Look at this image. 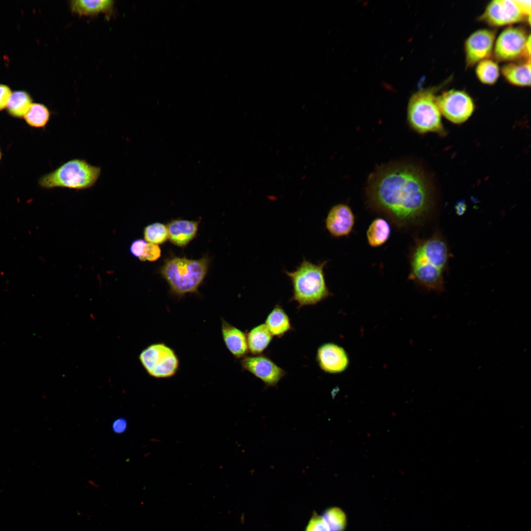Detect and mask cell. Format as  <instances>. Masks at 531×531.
Listing matches in <instances>:
<instances>
[{
	"mask_svg": "<svg viewBox=\"0 0 531 531\" xmlns=\"http://www.w3.org/2000/svg\"><path fill=\"white\" fill-rule=\"evenodd\" d=\"M145 240L148 243L162 244L168 239L167 226L160 222H154L147 225L144 229Z\"/></svg>",
	"mask_w": 531,
	"mask_h": 531,
	"instance_id": "obj_25",
	"label": "cell"
},
{
	"mask_svg": "<svg viewBox=\"0 0 531 531\" xmlns=\"http://www.w3.org/2000/svg\"><path fill=\"white\" fill-rule=\"evenodd\" d=\"M221 320V335L226 347L234 357L241 359L248 352L246 333L224 319Z\"/></svg>",
	"mask_w": 531,
	"mask_h": 531,
	"instance_id": "obj_15",
	"label": "cell"
},
{
	"mask_svg": "<svg viewBox=\"0 0 531 531\" xmlns=\"http://www.w3.org/2000/svg\"><path fill=\"white\" fill-rule=\"evenodd\" d=\"M161 254V250L158 245L147 243L139 260L141 261L154 262L160 257Z\"/></svg>",
	"mask_w": 531,
	"mask_h": 531,
	"instance_id": "obj_28",
	"label": "cell"
},
{
	"mask_svg": "<svg viewBox=\"0 0 531 531\" xmlns=\"http://www.w3.org/2000/svg\"><path fill=\"white\" fill-rule=\"evenodd\" d=\"M328 261L313 263L305 258L296 269L285 270L291 281L293 295L290 299L297 304L298 309L314 305L330 296L325 280L324 268Z\"/></svg>",
	"mask_w": 531,
	"mask_h": 531,
	"instance_id": "obj_4",
	"label": "cell"
},
{
	"mask_svg": "<svg viewBox=\"0 0 531 531\" xmlns=\"http://www.w3.org/2000/svg\"><path fill=\"white\" fill-rule=\"evenodd\" d=\"M127 427L126 420L123 417H120L115 420L112 425L113 432L116 434L124 433Z\"/></svg>",
	"mask_w": 531,
	"mask_h": 531,
	"instance_id": "obj_31",
	"label": "cell"
},
{
	"mask_svg": "<svg viewBox=\"0 0 531 531\" xmlns=\"http://www.w3.org/2000/svg\"><path fill=\"white\" fill-rule=\"evenodd\" d=\"M330 531H344L346 526L345 513L339 508L331 507L327 508L322 515Z\"/></svg>",
	"mask_w": 531,
	"mask_h": 531,
	"instance_id": "obj_26",
	"label": "cell"
},
{
	"mask_svg": "<svg viewBox=\"0 0 531 531\" xmlns=\"http://www.w3.org/2000/svg\"><path fill=\"white\" fill-rule=\"evenodd\" d=\"M496 59L510 61L523 58L530 59L531 36L521 27H509L497 37L494 46Z\"/></svg>",
	"mask_w": 531,
	"mask_h": 531,
	"instance_id": "obj_8",
	"label": "cell"
},
{
	"mask_svg": "<svg viewBox=\"0 0 531 531\" xmlns=\"http://www.w3.org/2000/svg\"><path fill=\"white\" fill-rule=\"evenodd\" d=\"M316 360L322 371L331 374L343 372L350 363L345 350L333 342L323 343L318 348Z\"/></svg>",
	"mask_w": 531,
	"mask_h": 531,
	"instance_id": "obj_13",
	"label": "cell"
},
{
	"mask_svg": "<svg viewBox=\"0 0 531 531\" xmlns=\"http://www.w3.org/2000/svg\"><path fill=\"white\" fill-rule=\"evenodd\" d=\"M241 367L262 381L266 387L275 386L286 372L268 356L262 354L246 355L240 359Z\"/></svg>",
	"mask_w": 531,
	"mask_h": 531,
	"instance_id": "obj_10",
	"label": "cell"
},
{
	"mask_svg": "<svg viewBox=\"0 0 531 531\" xmlns=\"http://www.w3.org/2000/svg\"><path fill=\"white\" fill-rule=\"evenodd\" d=\"M114 1L110 0H74L70 1L71 11L79 16H93L100 13L111 14Z\"/></svg>",
	"mask_w": 531,
	"mask_h": 531,
	"instance_id": "obj_18",
	"label": "cell"
},
{
	"mask_svg": "<svg viewBox=\"0 0 531 531\" xmlns=\"http://www.w3.org/2000/svg\"><path fill=\"white\" fill-rule=\"evenodd\" d=\"M139 358L147 374L156 379L171 378L179 370L178 355L165 343H154L148 346L141 352Z\"/></svg>",
	"mask_w": 531,
	"mask_h": 531,
	"instance_id": "obj_7",
	"label": "cell"
},
{
	"mask_svg": "<svg viewBox=\"0 0 531 531\" xmlns=\"http://www.w3.org/2000/svg\"><path fill=\"white\" fill-rule=\"evenodd\" d=\"M500 68L497 63L489 59L479 62L475 68V73L479 81L486 85H493L500 75Z\"/></svg>",
	"mask_w": 531,
	"mask_h": 531,
	"instance_id": "obj_24",
	"label": "cell"
},
{
	"mask_svg": "<svg viewBox=\"0 0 531 531\" xmlns=\"http://www.w3.org/2000/svg\"><path fill=\"white\" fill-rule=\"evenodd\" d=\"M200 221L176 219L166 225L168 239L174 245L184 248L196 236Z\"/></svg>",
	"mask_w": 531,
	"mask_h": 531,
	"instance_id": "obj_16",
	"label": "cell"
},
{
	"mask_svg": "<svg viewBox=\"0 0 531 531\" xmlns=\"http://www.w3.org/2000/svg\"><path fill=\"white\" fill-rule=\"evenodd\" d=\"M1 156H2V153H1V150L0 149V160L1 158Z\"/></svg>",
	"mask_w": 531,
	"mask_h": 531,
	"instance_id": "obj_33",
	"label": "cell"
},
{
	"mask_svg": "<svg viewBox=\"0 0 531 531\" xmlns=\"http://www.w3.org/2000/svg\"><path fill=\"white\" fill-rule=\"evenodd\" d=\"M496 39L495 30L480 29L472 33L465 41L464 49L466 63L468 67L489 59L493 49Z\"/></svg>",
	"mask_w": 531,
	"mask_h": 531,
	"instance_id": "obj_12",
	"label": "cell"
},
{
	"mask_svg": "<svg viewBox=\"0 0 531 531\" xmlns=\"http://www.w3.org/2000/svg\"><path fill=\"white\" fill-rule=\"evenodd\" d=\"M51 113L48 108L41 103H32L24 118L30 126L35 128L45 127L50 118Z\"/></svg>",
	"mask_w": 531,
	"mask_h": 531,
	"instance_id": "obj_23",
	"label": "cell"
},
{
	"mask_svg": "<svg viewBox=\"0 0 531 531\" xmlns=\"http://www.w3.org/2000/svg\"><path fill=\"white\" fill-rule=\"evenodd\" d=\"M304 531H330V530L323 516L314 511Z\"/></svg>",
	"mask_w": 531,
	"mask_h": 531,
	"instance_id": "obj_27",
	"label": "cell"
},
{
	"mask_svg": "<svg viewBox=\"0 0 531 531\" xmlns=\"http://www.w3.org/2000/svg\"><path fill=\"white\" fill-rule=\"evenodd\" d=\"M246 337L248 352L252 355H259L268 347L273 336L266 324H261L251 329Z\"/></svg>",
	"mask_w": 531,
	"mask_h": 531,
	"instance_id": "obj_20",
	"label": "cell"
},
{
	"mask_svg": "<svg viewBox=\"0 0 531 531\" xmlns=\"http://www.w3.org/2000/svg\"><path fill=\"white\" fill-rule=\"evenodd\" d=\"M11 94L8 86L0 84V111L6 108Z\"/></svg>",
	"mask_w": 531,
	"mask_h": 531,
	"instance_id": "obj_30",
	"label": "cell"
},
{
	"mask_svg": "<svg viewBox=\"0 0 531 531\" xmlns=\"http://www.w3.org/2000/svg\"><path fill=\"white\" fill-rule=\"evenodd\" d=\"M209 262L207 256L198 260L177 256L165 259L160 273L169 285L170 294L180 298L197 293L207 274Z\"/></svg>",
	"mask_w": 531,
	"mask_h": 531,
	"instance_id": "obj_3",
	"label": "cell"
},
{
	"mask_svg": "<svg viewBox=\"0 0 531 531\" xmlns=\"http://www.w3.org/2000/svg\"><path fill=\"white\" fill-rule=\"evenodd\" d=\"M355 220V215L348 205L337 204L331 208L327 214L325 228L333 237L346 236L352 232Z\"/></svg>",
	"mask_w": 531,
	"mask_h": 531,
	"instance_id": "obj_14",
	"label": "cell"
},
{
	"mask_svg": "<svg viewBox=\"0 0 531 531\" xmlns=\"http://www.w3.org/2000/svg\"><path fill=\"white\" fill-rule=\"evenodd\" d=\"M147 243V241L142 239L134 240L130 246V253L132 256L139 259L143 254Z\"/></svg>",
	"mask_w": 531,
	"mask_h": 531,
	"instance_id": "obj_29",
	"label": "cell"
},
{
	"mask_svg": "<svg viewBox=\"0 0 531 531\" xmlns=\"http://www.w3.org/2000/svg\"><path fill=\"white\" fill-rule=\"evenodd\" d=\"M369 206L396 226L417 225L432 208L433 192L424 171L409 162H396L379 167L370 175L366 189Z\"/></svg>",
	"mask_w": 531,
	"mask_h": 531,
	"instance_id": "obj_1",
	"label": "cell"
},
{
	"mask_svg": "<svg viewBox=\"0 0 531 531\" xmlns=\"http://www.w3.org/2000/svg\"><path fill=\"white\" fill-rule=\"evenodd\" d=\"M434 90L421 89L410 97L407 108V120L411 128L419 134L430 132L445 134Z\"/></svg>",
	"mask_w": 531,
	"mask_h": 531,
	"instance_id": "obj_6",
	"label": "cell"
},
{
	"mask_svg": "<svg viewBox=\"0 0 531 531\" xmlns=\"http://www.w3.org/2000/svg\"><path fill=\"white\" fill-rule=\"evenodd\" d=\"M449 257L447 244L439 232L416 239L410 253L408 279L429 291H443Z\"/></svg>",
	"mask_w": 531,
	"mask_h": 531,
	"instance_id": "obj_2",
	"label": "cell"
},
{
	"mask_svg": "<svg viewBox=\"0 0 531 531\" xmlns=\"http://www.w3.org/2000/svg\"><path fill=\"white\" fill-rule=\"evenodd\" d=\"M522 13L526 17L531 16V0H515Z\"/></svg>",
	"mask_w": 531,
	"mask_h": 531,
	"instance_id": "obj_32",
	"label": "cell"
},
{
	"mask_svg": "<svg viewBox=\"0 0 531 531\" xmlns=\"http://www.w3.org/2000/svg\"><path fill=\"white\" fill-rule=\"evenodd\" d=\"M441 115L450 122L460 124L467 121L474 110L472 97L466 91L451 89L437 96Z\"/></svg>",
	"mask_w": 531,
	"mask_h": 531,
	"instance_id": "obj_9",
	"label": "cell"
},
{
	"mask_svg": "<svg viewBox=\"0 0 531 531\" xmlns=\"http://www.w3.org/2000/svg\"><path fill=\"white\" fill-rule=\"evenodd\" d=\"M501 71L506 81L513 85L531 86V59L519 63H508L502 66Z\"/></svg>",
	"mask_w": 531,
	"mask_h": 531,
	"instance_id": "obj_17",
	"label": "cell"
},
{
	"mask_svg": "<svg viewBox=\"0 0 531 531\" xmlns=\"http://www.w3.org/2000/svg\"><path fill=\"white\" fill-rule=\"evenodd\" d=\"M528 18L515 0H494L486 6L480 19L493 27L517 23Z\"/></svg>",
	"mask_w": 531,
	"mask_h": 531,
	"instance_id": "obj_11",
	"label": "cell"
},
{
	"mask_svg": "<svg viewBox=\"0 0 531 531\" xmlns=\"http://www.w3.org/2000/svg\"><path fill=\"white\" fill-rule=\"evenodd\" d=\"M265 324L273 336L279 338L293 329L289 316L279 304H276L268 314Z\"/></svg>",
	"mask_w": 531,
	"mask_h": 531,
	"instance_id": "obj_19",
	"label": "cell"
},
{
	"mask_svg": "<svg viewBox=\"0 0 531 531\" xmlns=\"http://www.w3.org/2000/svg\"><path fill=\"white\" fill-rule=\"evenodd\" d=\"M391 233V227L385 219H375L369 225L366 231L368 244L372 247H380L389 239Z\"/></svg>",
	"mask_w": 531,
	"mask_h": 531,
	"instance_id": "obj_21",
	"label": "cell"
},
{
	"mask_svg": "<svg viewBox=\"0 0 531 531\" xmlns=\"http://www.w3.org/2000/svg\"><path fill=\"white\" fill-rule=\"evenodd\" d=\"M32 103L31 97L26 91L17 90L12 92L6 108L11 116L22 118Z\"/></svg>",
	"mask_w": 531,
	"mask_h": 531,
	"instance_id": "obj_22",
	"label": "cell"
},
{
	"mask_svg": "<svg viewBox=\"0 0 531 531\" xmlns=\"http://www.w3.org/2000/svg\"><path fill=\"white\" fill-rule=\"evenodd\" d=\"M100 174V167L92 165L84 159H73L42 176L38 184L47 189L64 187L85 189L95 184Z\"/></svg>",
	"mask_w": 531,
	"mask_h": 531,
	"instance_id": "obj_5",
	"label": "cell"
}]
</instances>
